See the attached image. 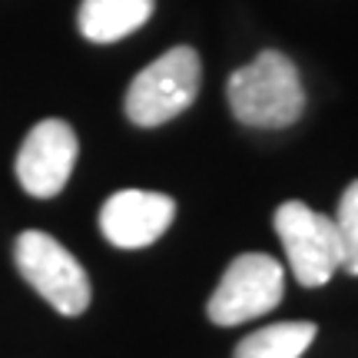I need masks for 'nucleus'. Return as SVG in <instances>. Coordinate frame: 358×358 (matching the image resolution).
<instances>
[{
    "label": "nucleus",
    "instance_id": "nucleus-8",
    "mask_svg": "<svg viewBox=\"0 0 358 358\" xmlns=\"http://www.w3.org/2000/svg\"><path fill=\"white\" fill-rule=\"evenodd\" d=\"M156 0H83L77 13L80 34L93 43H116L153 17Z\"/></svg>",
    "mask_w": 358,
    "mask_h": 358
},
{
    "label": "nucleus",
    "instance_id": "nucleus-3",
    "mask_svg": "<svg viewBox=\"0 0 358 358\" xmlns=\"http://www.w3.org/2000/svg\"><path fill=\"white\" fill-rule=\"evenodd\" d=\"M17 268L60 315H83L90 306V279L83 266L47 232H20L13 245Z\"/></svg>",
    "mask_w": 358,
    "mask_h": 358
},
{
    "label": "nucleus",
    "instance_id": "nucleus-6",
    "mask_svg": "<svg viewBox=\"0 0 358 358\" xmlns=\"http://www.w3.org/2000/svg\"><path fill=\"white\" fill-rule=\"evenodd\" d=\"M77 133L64 120H43L27 133L24 146L17 153V179L30 196L50 199L66 186V179L77 166Z\"/></svg>",
    "mask_w": 358,
    "mask_h": 358
},
{
    "label": "nucleus",
    "instance_id": "nucleus-2",
    "mask_svg": "<svg viewBox=\"0 0 358 358\" xmlns=\"http://www.w3.org/2000/svg\"><path fill=\"white\" fill-rule=\"evenodd\" d=\"M203 66L192 47H173L146 66L127 90V116L136 127H163L189 110L199 93Z\"/></svg>",
    "mask_w": 358,
    "mask_h": 358
},
{
    "label": "nucleus",
    "instance_id": "nucleus-9",
    "mask_svg": "<svg viewBox=\"0 0 358 358\" xmlns=\"http://www.w3.org/2000/svg\"><path fill=\"white\" fill-rule=\"evenodd\" d=\"M315 332L312 322H275L245 335L232 358H302L315 342Z\"/></svg>",
    "mask_w": 358,
    "mask_h": 358
},
{
    "label": "nucleus",
    "instance_id": "nucleus-7",
    "mask_svg": "<svg viewBox=\"0 0 358 358\" xmlns=\"http://www.w3.org/2000/svg\"><path fill=\"white\" fill-rule=\"evenodd\" d=\"M176 216V203L163 192L120 189L100 209V229L116 249L153 245Z\"/></svg>",
    "mask_w": 358,
    "mask_h": 358
},
{
    "label": "nucleus",
    "instance_id": "nucleus-4",
    "mask_svg": "<svg viewBox=\"0 0 358 358\" xmlns=\"http://www.w3.org/2000/svg\"><path fill=\"white\" fill-rule=\"evenodd\" d=\"M275 232H279L292 275L306 289H319L342 268V243L335 219L315 213L306 203H282L275 209Z\"/></svg>",
    "mask_w": 358,
    "mask_h": 358
},
{
    "label": "nucleus",
    "instance_id": "nucleus-5",
    "mask_svg": "<svg viewBox=\"0 0 358 358\" xmlns=\"http://www.w3.org/2000/svg\"><path fill=\"white\" fill-rule=\"evenodd\" d=\"M285 292V272L266 252H245L232 259L222 272L216 292L206 306V315L216 325H243L259 319L282 302Z\"/></svg>",
    "mask_w": 358,
    "mask_h": 358
},
{
    "label": "nucleus",
    "instance_id": "nucleus-1",
    "mask_svg": "<svg viewBox=\"0 0 358 358\" xmlns=\"http://www.w3.org/2000/svg\"><path fill=\"white\" fill-rule=\"evenodd\" d=\"M232 116L245 127H292L306 110V90L295 64L279 50H262L252 64L239 66L226 83Z\"/></svg>",
    "mask_w": 358,
    "mask_h": 358
},
{
    "label": "nucleus",
    "instance_id": "nucleus-10",
    "mask_svg": "<svg viewBox=\"0 0 358 358\" xmlns=\"http://www.w3.org/2000/svg\"><path fill=\"white\" fill-rule=\"evenodd\" d=\"M335 229H338V243H342V268L358 275V179L338 199Z\"/></svg>",
    "mask_w": 358,
    "mask_h": 358
}]
</instances>
